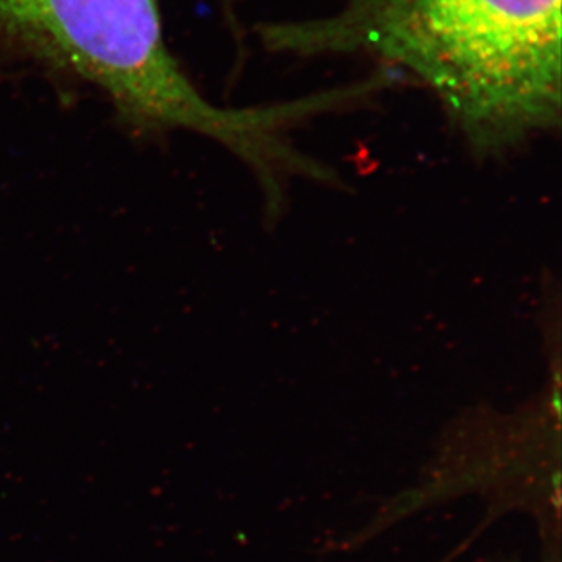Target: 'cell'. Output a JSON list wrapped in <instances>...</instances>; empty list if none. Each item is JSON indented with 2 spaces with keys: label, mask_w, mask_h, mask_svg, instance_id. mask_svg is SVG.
Returning <instances> with one entry per match:
<instances>
[{
  "label": "cell",
  "mask_w": 562,
  "mask_h": 562,
  "mask_svg": "<svg viewBox=\"0 0 562 562\" xmlns=\"http://www.w3.org/2000/svg\"><path fill=\"white\" fill-rule=\"evenodd\" d=\"M273 54L361 55L435 92L476 154L561 122V0H342L310 20L261 24Z\"/></svg>",
  "instance_id": "6da1fadb"
},
{
  "label": "cell",
  "mask_w": 562,
  "mask_h": 562,
  "mask_svg": "<svg viewBox=\"0 0 562 562\" xmlns=\"http://www.w3.org/2000/svg\"><path fill=\"white\" fill-rule=\"evenodd\" d=\"M546 562H560V560H558V557L553 558L552 554H550L549 560H547Z\"/></svg>",
  "instance_id": "3957f363"
},
{
  "label": "cell",
  "mask_w": 562,
  "mask_h": 562,
  "mask_svg": "<svg viewBox=\"0 0 562 562\" xmlns=\"http://www.w3.org/2000/svg\"><path fill=\"white\" fill-rule=\"evenodd\" d=\"M0 46L98 88L136 138L199 133L255 169L280 150L286 109L203 98L166 46L158 0H0Z\"/></svg>",
  "instance_id": "7a4b0ae2"
}]
</instances>
